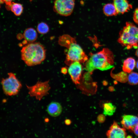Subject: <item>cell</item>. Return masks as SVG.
Segmentation results:
<instances>
[{"label":"cell","mask_w":138,"mask_h":138,"mask_svg":"<svg viewBox=\"0 0 138 138\" xmlns=\"http://www.w3.org/2000/svg\"><path fill=\"white\" fill-rule=\"evenodd\" d=\"M90 55V57L85 64V69L89 73H92L96 69L105 71L114 67L113 54L108 49L103 48L100 51Z\"/></svg>","instance_id":"6da1fadb"},{"label":"cell","mask_w":138,"mask_h":138,"mask_svg":"<svg viewBox=\"0 0 138 138\" xmlns=\"http://www.w3.org/2000/svg\"><path fill=\"white\" fill-rule=\"evenodd\" d=\"M59 42L68 49L65 51L66 56L65 63L68 65L74 62L83 63L88 60L87 56L81 47L76 43L75 38L65 34L60 37Z\"/></svg>","instance_id":"7a4b0ae2"},{"label":"cell","mask_w":138,"mask_h":138,"mask_svg":"<svg viewBox=\"0 0 138 138\" xmlns=\"http://www.w3.org/2000/svg\"><path fill=\"white\" fill-rule=\"evenodd\" d=\"M46 50L40 43H29L21 50V58L28 66L40 64L46 57Z\"/></svg>","instance_id":"3957f363"},{"label":"cell","mask_w":138,"mask_h":138,"mask_svg":"<svg viewBox=\"0 0 138 138\" xmlns=\"http://www.w3.org/2000/svg\"><path fill=\"white\" fill-rule=\"evenodd\" d=\"M118 42L128 49L138 48V27L133 24L126 22L119 33Z\"/></svg>","instance_id":"277c9868"},{"label":"cell","mask_w":138,"mask_h":138,"mask_svg":"<svg viewBox=\"0 0 138 138\" xmlns=\"http://www.w3.org/2000/svg\"><path fill=\"white\" fill-rule=\"evenodd\" d=\"M8 77L2 78L1 84L4 93L6 95L12 96L17 95L22 86L20 82L14 73H8Z\"/></svg>","instance_id":"5b68a950"},{"label":"cell","mask_w":138,"mask_h":138,"mask_svg":"<svg viewBox=\"0 0 138 138\" xmlns=\"http://www.w3.org/2000/svg\"><path fill=\"white\" fill-rule=\"evenodd\" d=\"M49 82V80L44 82L39 80L33 86L26 85L29 90L28 94L31 97L35 96L37 100H40L43 97L49 94L48 91L50 89Z\"/></svg>","instance_id":"8992f818"},{"label":"cell","mask_w":138,"mask_h":138,"mask_svg":"<svg viewBox=\"0 0 138 138\" xmlns=\"http://www.w3.org/2000/svg\"><path fill=\"white\" fill-rule=\"evenodd\" d=\"M75 0H55L54 2V11L60 15L67 16L73 12Z\"/></svg>","instance_id":"52a82bcc"},{"label":"cell","mask_w":138,"mask_h":138,"mask_svg":"<svg viewBox=\"0 0 138 138\" xmlns=\"http://www.w3.org/2000/svg\"><path fill=\"white\" fill-rule=\"evenodd\" d=\"M70 65L68 71L72 80L76 84H79L82 71V65L79 62L75 61Z\"/></svg>","instance_id":"ba28073f"},{"label":"cell","mask_w":138,"mask_h":138,"mask_svg":"<svg viewBox=\"0 0 138 138\" xmlns=\"http://www.w3.org/2000/svg\"><path fill=\"white\" fill-rule=\"evenodd\" d=\"M126 129L121 128L117 123L114 121L106 133L107 136L109 138H125L126 136Z\"/></svg>","instance_id":"9c48e42d"},{"label":"cell","mask_w":138,"mask_h":138,"mask_svg":"<svg viewBox=\"0 0 138 138\" xmlns=\"http://www.w3.org/2000/svg\"><path fill=\"white\" fill-rule=\"evenodd\" d=\"M121 123L123 127L128 130L133 131L134 127L138 124V117L131 115H123Z\"/></svg>","instance_id":"30bf717a"},{"label":"cell","mask_w":138,"mask_h":138,"mask_svg":"<svg viewBox=\"0 0 138 138\" xmlns=\"http://www.w3.org/2000/svg\"><path fill=\"white\" fill-rule=\"evenodd\" d=\"M118 13L123 14L132 9V6L128 0H113Z\"/></svg>","instance_id":"8fae6325"},{"label":"cell","mask_w":138,"mask_h":138,"mask_svg":"<svg viewBox=\"0 0 138 138\" xmlns=\"http://www.w3.org/2000/svg\"><path fill=\"white\" fill-rule=\"evenodd\" d=\"M62 107L60 103L56 102H52L47 106V111L49 114L53 117H57L61 113Z\"/></svg>","instance_id":"7c38bea8"},{"label":"cell","mask_w":138,"mask_h":138,"mask_svg":"<svg viewBox=\"0 0 138 138\" xmlns=\"http://www.w3.org/2000/svg\"><path fill=\"white\" fill-rule=\"evenodd\" d=\"M23 37L27 42H33L37 39V34L36 30L33 28H30L26 29L23 33Z\"/></svg>","instance_id":"4fadbf2b"},{"label":"cell","mask_w":138,"mask_h":138,"mask_svg":"<svg viewBox=\"0 0 138 138\" xmlns=\"http://www.w3.org/2000/svg\"><path fill=\"white\" fill-rule=\"evenodd\" d=\"M135 60L132 57L128 58L124 60L122 67L123 71L125 73H130L136 66Z\"/></svg>","instance_id":"5bb4252c"},{"label":"cell","mask_w":138,"mask_h":138,"mask_svg":"<svg viewBox=\"0 0 138 138\" xmlns=\"http://www.w3.org/2000/svg\"><path fill=\"white\" fill-rule=\"evenodd\" d=\"M103 10L104 14L108 16H116L118 14L113 4H106L104 6Z\"/></svg>","instance_id":"9a60e30c"},{"label":"cell","mask_w":138,"mask_h":138,"mask_svg":"<svg viewBox=\"0 0 138 138\" xmlns=\"http://www.w3.org/2000/svg\"><path fill=\"white\" fill-rule=\"evenodd\" d=\"M116 107L110 102L106 103L103 105V113L105 116H112L115 112Z\"/></svg>","instance_id":"2e32d148"},{"label":"cell","mask_w":138,"mask_h":138,"mask_svg":"<svg viewBox=\"0 0 138 138\" xmlns=\"http://www.w3.org/2000/svg\"><path fill=\"white\" fill-rule=\"evenodd\" d=\"M23 9L21 4L14 2L12 3L9 8V9L17 16H19L21 14Z\"/></svg>","instance_id":"e0dca14e"},{"label":"cell","mask_w":138,"mask_h":138,"mask_svg":"<svg viewBox=\"0 0 138 138\" xmlns=\"http://www.w3.org/2000/svg\"><path fill=\"white\" fill-rule=\"evenodd\" d=\"M127 81L129 84L135 85L138 84V73L131 72L128 76Z\"/></svg>","instance_id":"ac0fdd59"},{"label":"cell","mask_w":138,"mask_h":138,"mask_svg":"<svg viewBox=\"0 0 138 138\" xmlns=\"http://www.w3.org/2000/svg\"><path fill=\"white\" fill-rule=\"evenodd\" d=\"M37 30L39 33L44 34L49 32V26L46 23L44 22H41L38 25Z\"/></svg>","instance_id":"d6986e66"},{"label":"cell","mask_w":138,"mask_h":138,"mask_svg":"<svg viewBox=\"0 0 138 138\" xmlns=\"http://www.w3.org/2000/svg\"><path fill=\"white\" fill-rule=\"evenodd\" d=\"M133 17L134 21L136 24H138V8L135 9Z\"/></svg>","instance_id":"ffe728a7"},{"label":"cell","mask_w":138,"mask_h":138,"mask_svg":"<svg viewBox=\"0 0 138 138\" xmlns=\"http://www.w3.org/2000/svg\"><path fill=\"white\" fill-rule=\"evenodd\" d=\"M13 0H1V2L2 3L5 2L7 5L6 8L8 10L9 9L10 6L12 3V1Z\"/></svg>","instance_id":"44dd1931"},{"label":"cell","mask_w":138,"mask_h":138,"mask_svg":"<svg viewBox=\"0 0 138 138\" xmlns=\"http://www.w3.org/2000/svg\"><path fill=\"white\" fill-rule=\"evenodd\" d=\"M105 119V116L102 114L99 115L97 118L98 121L100 123L103 122Z\"/></svg>","instance_id":"7402d4cb"},{"label":"cell","mask_w":138,"mask_h":138,"mask_svg":"<svg viewBox=\"0 0 138 138\" xmlns=\"http://www.w3.org/2000/svg\"><path fill=\"white\" fill-rule=\"evenodd\" d=\"M133 131L135 134L138 136V124L134 127Z\"/></svg>","instance_id":"603a6c76"},{"label":"cell","mask_w":138,"mask_h":138,"mask_svg":"<svg viewBox=\"0 0 138 138\" xmlns=\"http://www.w3.org/2000/svg\"><path fill=\"white\" fill-rule=\"evenodd\" d=\"M62 72L64 74H66L67 72V70L65 67H63L61 69Z\"/></svg>","instance_id":"cb8c5ba5"},{"label":"cell","mask_w":138,"mask_h":138,"mask_svg":"<svg viewBox=\"0 0 138 138\" xmlns=\"http://www.w3.org/2000/svg\"><path fill=\"white\" fill-rule=\"evenodd\" d=\"M65 123L67 125H69L71 124V121L68 119H66L65 121Z\"/></svg>","instance_id":"d4e9b609"},{"label":"cell","mask_w":138,"mask_h":138,"mask_svg":"<svg viewBox=\"0 0 138 138\" xmlns=\"http://www.w3.org/2000/svg\"><path fill=\"white\" fill-rule=\"evenodd\" d=\"M135 54L138 57V47L137 48V49L136 51Z\"/></svg>","instance_id":"484cf974"},{"label":"cell","mask_w":138,"mask_h":138,"mask_svg":"<svg viewBox=\"0 0 138 138\" xmlns=\"http://www.w3.org/2000/svg\"><path fill=\"white\" fill-rule=\"evenodd\" d=\"M136 68L138 69V60L136 63Z\"/></svg>","instance_id":"4316f807"}]
</instances>
